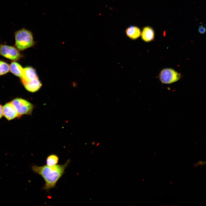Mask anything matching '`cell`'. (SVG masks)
<instances>
[{
    "label": "cell",
    "mask_w": 206,
    "mask_h": 206,
    "mask_svg": "<svg viewBox=\"0 0 206 206\" xmlns=\"http://www.w3.org/2000/svg\"><path fill=\"white\" fill-rule=\"evenodd\" d=\"M142 39L146 42L152 41L155 37V33L153 29L151 27L146 26L144 27L141 32Z\"/></svg>",
    "instance_id": "9"
},
{
    "label": "cell",
    "mask_w": 206,
    "mask_h": 206,
    "mask_svg": "<svg viewBox=\"0 0 206 206\" xmlns=\"http://www.w3.org/2000/svg\"><path fill=\"white\" fill-rule=\"evenodd\" d=\"M159 77L162 83L168 84L178 81L181 78V74L173 69L166 68L161 71Z\"/></svg>",
    "instance_id": "4"
},
{
    "label": "cell",
    "mask_w": 206,
    "mask_h": 206,
    "mask_svg": "<svg viewBox=\"0 0 206 206\" xmlns=\"http://www.w3.org/2000/svg\"><path fill=\"white\" fill-rule=\"evenodd\" d=\"M198 31L201 34H203L206 31V28L203 25L200 26L198 28Z\"/></svg>",
    "instance_id": "14"
},
{
    "label": "cell",
    "mask_w": 206,
    "mask_h": 206,
    "mask_svg": "<svg viewBox=\"0 0 206 206\" xmlns=\"http://www.w3.org/2000/svg\"><path fill=\"white\" fill-rule=\"evenodd\" d=\"M0 55L14 61L22 57L19 50L16 47L3 44H0Z\"/></svg>",
    "instance_id": "5"
},
{
    "label": "cell",
    "mask_w": 206,
    "mask_h": 206,
    "mask_svg": "<svg viewBox=\"0 0 206 206\" xmlns=\"http://www.w3.org/2000/svg\"><path fill=\"white\" fill-rule=\"evenodd\" d=\"M70 162L68 159L63 165L52 166L33 165L31 167L32 171L42 177L45 182L43 189L47 191L55 187L58 181L64 173L66 168Z\"/></svg>",
    "instance_id": "1"
},
{
    "label": "cell",
    "mask_w": 206,
    "mask_h": 206,
    "mask_svg": "<svg viewBox=\"0 0 206 206\" xmlns=\"http://www.w3.org/2000/svg\"><path fill=\"white\" fill-rule=\"evenodd\" d=\"M59 157L56 154H52L48 155L46 158V165L52 166L57 164L59 162Z\"/></svg>",
    "instance_id": "12"
},
{
    "label": "cell",
    "mask_w": 206,
    "mask_h": 206,
    "mask_svg": "<svg viewBox=\"0 0 206 206\" xmlns=\"http://www.w3.org/2000/svg\"><path fill=\"white\" fill-rule=\"evenodd\" d=\"M3 116V106L0 103V120Z\"/></svg>",
    "instance_id": "15"
},
{
    "label": "cell",
    "mask_w": 206,
    "mask_h": 206,
    "mask_svg": "<svg viewBox=\"0 0 206 206\" xmlns=\"http://www.w3.org/2000/svg\"><path fill=\"white\" fill-rule=\"evenodd\" d=\"M14 35L15 47L19 51H23L34 45L32 33L24 28L16 31Z\"/></svg>",
    "instance_id": "2"
},
{
    "label": "cell",
    "mask_w": 206,
    "mask_h": 206,
    "mask_svg": "<svg viewBox=\"0 0 206 206\" xmlns=\"http://www.w3.org/2000/svg\"><path fill=\"white\" fill-rule=\"evenodd\" d=\"M21 84L27 91L32 93L38 91L42 86V84L39 78L32 81L23 82Z\"/></svg>",
    "instance_id": "8"
},
{
    "label": "cell",
    "mask_w": 206,
    "mask_h": 206,
    "mask_svg": "<svg viewBox=\"0 0 206 206\" xmlns=\"http://www.w3.org/2000/svg\"><path fill=\"white\" fill-rule=\"evenodd\" d=\"M23 68L19 63L12 62L9 65V71L13 74L20 78L21 77Z\"/></svg>",
    "instance_id": "11"
},
{
    "label": "cell",
    "mask_w": 206,
    "mask_h": 206,
    "mask_svg": "<svg viewBox=\"0 0 206 206\" xmlns=\"http://www.w3.org/2000/svg\"><path fill=\"white\" fill-rule=\"evenodd\" d=\"M11 101L21 117L24 115H31L34 106L27 100L17 97Z\"/></svg>",
    "instance_id": "3"
},
{
    "label": "cell",
    "mask_w": 206,
    "mask_h": 206,
    "mask_svg": "<svg viewBox=\"0 0 206 206\" xmlns=\"http://www.w3.org/2000/svg\"><path fill=\"white\" fill-rule=\"evenodd\" d=\"M3 116L8 121L21 117L11 101L5 103L3 106Z\"/></svg>",
    "instance_id": "6"
},
{
    "label": "cell",
    "mask_w": 206,
    "mask_h": 206,
    "mask_svg": "<svg viewBox=\"0 0 206 206\" xmlns=\"http://www.w3.org/2000/svg\"><path fill=\"white\" fill-rule=\"evenodd\" d=\"M39 78L35 69L31 66H27L23 68L21 77L20 78L21 83L28 82Z\"/></svg>",
    "instance_id": "7"
},
{
    "label": "cell",
    "mask_w": 206,
    "mask_h": 206,
    "mask_svg": "<svg viewBox=\"0 0 206 206\" xmlns=\"http://www.w3.org/2000/svg\"><path fill=\"white\" fill-rule=\"evenodd\" d=\"M125 32L127 36L133 40L137 39L140 36L141 32L140 29L134 26L128 27L126 29Z\"/></svg>",
    "instance_id": "10"
},
{
    "label": "cell",
    "mask_w": 206,
    "mask_h": 206,
    "mask_svg": "<svg viewBox=\"0 0 206 206\" xmlns=\"http://www.w3.org/2000/svg\"><path fill=\"white\" fill-rule=\"evenodd\" d=\"M9 71V65L6 62L0 60V76L6 74Z\"/></svg>",
    "instance_id": "13"
},
{
    "label": "cell",
    "mask_w": 206,
    "mask_h": 206,
    "mask_svg": "<svg viewBox=\"0 0 206 206\" xmlns=\"http://www.w3.org/2000/svg\"><path fill=\"white\" fill-rule=\"evenodd\" d=\"M99 144H100V143L99 142L96 145V146H98L99 145Z\"/></svg>",
    "instance_id": "16"
}]
</instances>
